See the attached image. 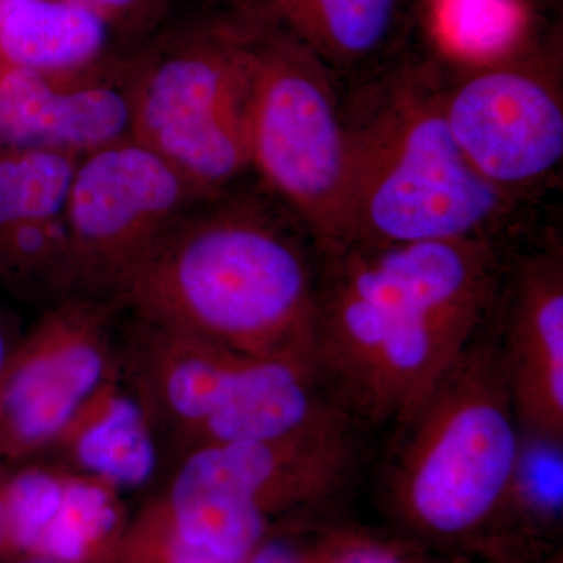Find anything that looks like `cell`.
Here are the masks:
<instances>
[{"instance_id":"cell-1","label":"cell","mask_w":563,"mask_h":563,"mask_svg":"<svg viewBox=\"0 0 563 563\" xmlns=\"http://www.w3.org/2000/svg\"><path fill=\"white\" fill-rule=\"evenodd\" d=\"M504 268L492 239L321 252L313 365L362 431L420 406L490 322Z\"/></svg>"},{"instance_id":"cell-2","label":"cell","mask_w":563,"mask_h":563,"mask_svg":"<svg viewBox=\"0 0 563 563\" xmlns=\"http://www.w3.org/2000/svg\"><path fill=\"white\" fill-rule=\"evenodd\" d=\"M320 265L295 214L220 195L166 232L113 302L136 320L240 354L313 365Z\"/></svg>"},{"instance_id":"cell-3","label":"cell","mask_w":563,"mask_h":563,"mask_svg":"<svg viewBox=\"0 0 563 563\" xmlns=\"http://www.w3.org/2000/svg\"><path fill=\"white\" fill-rule=\"evenodd\" d=\"M404 58L369 76L372 85L350 107L343 103L347 244L496 240L517 199L484 179L455 143L444 117L443 70Z\"/></svg>"},{"instance_id":"cell-4","label":"cell","mask_w":563,"mask_h":563,"mask_svg":"<svg viewBox=\"0 0 563 563\" xmlns=\"http://www.w3.org/2000/svg\"><path fill=\"white\" fill-rule=\"evenodd\" d=\"M118 366L174 463L214 444L357 428L310 363L251 357L136 318L120 329Z\"/></svg>"},{"instance_id":"cell-5","label":"cell","mask_w":563,"mask_h":563,"mask_svg":"<svg viewBox=\"0 0 563 563\" xmlns=\"http://www.w3.org/2000/svg\"><path fill=\"white\" fill-rule=\"evenodd\" d=\"M520 446L493 317L402 424L383 492L404 525L455 540L501 517Z\"/></svg>"},{"instance_id":"cell-6","label":"cell","mask_w":563,"mask_h":563,"mask_svg":"<svg viewBox=\"0 0 563 563\" xmlns=\"http://www.w3.org/2000/svg\"><path fill=\"white\" fill-rule=\"evenodd\" d=\"M252 24L236 16L163 44L129 74L131 139L157 152L199 199L251 168Z\"/></svg>"},{"instance_id":"cell-7","label":"cell","mask_w":563,"mask_h":563,"mask_svg":"<svg viewBox=\"0 0 563 563\" xmlns=\"http://www.w3.org/2000/svg\"><path fill=\"white\" fill-rule=\"evenodd\" d=\"M362 432L339 426L201 448L174 463L158 495L211 547L247 559L277 520L325 509L357 483Z\"/></svg>"},{"instance_id":"cell-8","label":"cell","mask_w":563,"mask_h":563,"mask_svg":"<svg viewBox=\"0 0 563 563\" xmlns=\"http://www.w3.org/2000/svg\"><path fill=\"white\" fill-rule=\"evenodd\" d=\"M247 16L251 168L320 252L342 250L350 239L351 150L336 77L298 41Z\"/></svg>"},{"instance_id":"cell-9","label":"cell","mask_w":563,"mask_h":563,"mask_svg":"<svg viewBox=\"0 0 563 563\" xmlns=\"http://www.w3.org/2000/svg\"><path fill=\"white\" fill-rule=\"evenodd\" d=\"M196 199L174 166L131 136L80 157L65 203L76 295L113 302Z\"/></svg>"},{"instance_id":"cell-10","label":"cell","mask_w":563,"mask_h":563,"mask_svg":"<svg viewBox=\"0 0 563 563\" xmlns=\"http://www.w3.org/2000/svg\"><path fill=\"white\" fill-rule=\"evenodd\" d=\"M517 46L443 76V109L473 168L521 199L562 165L563 101L555 58Z\"/></svg>"},{"instance_id":"cell-11","label":"cell","mask_w":563,"mask_h":563,"mask_svg":"<svg viewBox=\"0 0 563 563\" xmlns=\"http://www.w3.org/2000/svg\"><path fill=\"white\" fill-rule=\"evenodd\" d=\"M117 303L52 302L0 374V462L46 455L73 415L118 368Z\"/></svg>"},{"instance_id":"cell-12","label":"cell","mask_w":563,"mask_h":563,"mask_svg":"<svg viewBox=\"0 0 563 563\" xmlns=\"http://www.w3.org/2000/svg\"><path fill=\"white\" fill-rule=\"evenodd\" d=\"M520 431L563 442V254L550 243L504 268L493 313Z\"/></svg>"},{"instance_id":"cell-13","label":"cell","mask_w":563,"mask_h":563,"mask_svg":"<svg viewBox=\"0 0 563 563\" xmlns=\"http://www.w3.org/2000/svg\"><path fill=\"white\" fill-rule=\"evenodd\" d=\"M11 555L52 563H114L131 514L98 477L52 462H22L5 479Z\"/></svg>"},{"instance_id":"cell-14","label":"cell","mask_w":563,"mask_h":563,"mask_svg":"<svg viewBox=\"0 0 563 563\" xmlns=\"http://www.w3.org/2000/svg\"><path fill=\"white\" fill-rule=\"evenodd\" d=\"M129 136V74L117 80L98 66L74 73L0 69V152L80 158Z\"/></svg>"},{"instance_id":"cell-15","label":"cell","mask_w":563,"mask_h":563,"mask_svg":"<svg viewBox=\"0 0 563 563\" xmlns=\"http://www.w3.org/2000/svg\"><path fill=\"white\" fill-rule=\"evenodd\" d=\"M429 0H250L243 10L312 52L333 76L365 77L406 54Z\"/></svg>"},{"instance_id":"cell-16","label":"cell","mask_w":563,"mask_h":563,"mask_svg":"<svg viewBox=\"0 0 563 563\" xmlns=\"http://www.w3.org/2000/svg\"><path fill=\"white\" fill-rule=\"evenodd\" d=\"M43 459L98 477L125 495L150 487L165 455L146 407L118 366L81 404Z\"/></svg>"},{"instance_id":"cell-17","label":"cell","mask_w":563,"mask_h":563,"mask_svg":"<svg viewBox=\"0 0 563 563\" xmlns=\"http://www.w3.org/2000/svg\"><path fill=\"white\" fill-rule=\"evenodd\" d=\"M110 27L68 0H40L0 21V69L74 73L98 66Z\"/></svg>"},{"instance_id":"cell-18","label":"cell","mask_w":563,"mask_h":563,"mask_svg":"<svg viewBox=\"0 0 563 563\" xmlns=\"http://www.w3.org/2000/svg\"><path fill=\"white\" fill-rule=\"evenodd\" d=\"M77 162L60 152H0V233L63 213Z\"/></svg>"},{"instance_id":"cell-19","label":"cell","mask_w":563,"mask_h":563,"mask_svg":"<svg viewBox=\"0 0 563 563\" xmlns=\"http://www.w3.org/2000/svg\"><path fill=\"white\" fill-rule=\"evenodd\" d=\"M504 512L537 523H555L563 512V442L520 431Z\"/></svg>"},{"instance_id":"cell-20","label":"cell","mask_w":563,"mask_h":563,"mask_svg":"<svg viewBox=\"0 0 563 563\" xmlns=\"http://www.w3.org/2000/svg\"><path fill=\"white\" fill-rule=\"evenodd\" d=\"M250 561V559H247ZM222 558L191 543L172 525L154 499L131 515L114 563H247Z\"/></svg>"},{"instance_id":"cell-21","label":"cell","mask_w":563,"mask_h":563,"mask_svg":"<svg viewBox=\"0 0 563 563\" xmlns=\"http://www.w3.org/2000/svg\"><path fill=\"white\" fill-rule=\"evenodd\" d=\"M303 551L309 563H422L395 544L354 532L329 533Z\"/></svg>"},{"instance_id":"cell-22","label":"cell","mask_w":563,"mask_h":563,"mask_svg":"<svg viewBox=\"0 0 563 563\" xmlns=\"http://www.w3.org/2000/svg\"><path fill=\"white\" fill-rule=\"evenodd\" d=\"M98 14L109 27L136 29L154 20L163 0H68Z\"/></svg>"},{"instance_id":"cell-23","label":"cell","mask_w":563,"mask_h":563,"mask_svg":"<svg viewBox=\"0 0 563 563\" xmlns=\"http://www.w3.org/2000/svg\"><path fill=\"white\" fill-rule=\"evenodd\" d=\"M247 563H309L303 547L292 539L272 536L252 553Z\"/></svg>"},{"instance_id":"cell-24","label":"cell","mask_w":563,"mask_h":563,"mask_svg":"<svg viewBox=\"0 0 563 563\" xmlns=\"http://www.w3.org/2000/svg\"><path fill=\"white\" fill-rule=\"evenodd\" d=\"M7 472L0 466V561L10 558L9 526H7L5 509Z\"/></svg>"},{"instance_id":"cell-25","label":"cell","mask_w":563,"mask_h":563,"mask_svg":"<svg viewBox=\"0 0 563 563\" xmlns=\"http://www.w3.org/2000/svg\"><path fill=\"white\" fill-rule=\"evenodd\" d=\"M33 2H40V0H0V21L5 20L14 10Z\"/></svg>"},{"instance_id":"cell-26","label":"cell","mask_w":563,"mask_h":563,"mask_svg":"<svg viewBox=\"0 0 563 563\" xmlns=\"http://www.w3.org/2000/svg\"><path fill=\"white\" fill-rule=\"evenodd\" d=\"M0 563H52L46 559L36 558V555L16 554L10 558L2 559Z\"/></svg>"},{"instance_id":"cell-27","label":"cell","mask_w":563,"mask_h":563,"mask_svg":"<svg viewBox=\"0 0 563 563\" xmlns=\"http://www.w3.org/2000/svg\"><path fill=\"white\" fill-rule=\"evenodd\" d=\"M11 351L13 350H10L5 333H3L2 329H0V374H2L7 362H9Z\"/></svg>"},{"instance_id":"cell-28","label":"cell","mask_w":563,"mask_h":563,"mask_svg":"<svg viewBox=\"0 0 563 563\" xmlns=\"http://www.w3.org/2000/svg\"><path fill=\"white\" fill-rule=\"evenodd\" d=\"M240 2H242V7H243V5H246V3L250 2V0H240Z\"/></svg>"}]
</instances>
